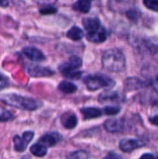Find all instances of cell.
Returning a JSON list of instances; mask_svg holds the SVG:
<instances>
[{
	"instance_id": "obj_16",
	"label": "cell",
	"mask_w": 158,
	"mask_h": 159,
	"mask_svg": "<svg viewBox=\"0 0 158 159\" xmlns=\"http://www.w3.org/2000/svg\"><path fill=\"white\" fill-rule=\"evenodd\" d=\"M58 89L63 92V93H66V94H70V93H74L76 91L77 88L74 84L71 83V82H68V81H62L60 83Z\"/></svg>"
},
{
	"instance_id": "obj_31",
	"label": "cell",
	"mask_w": 158,
	"mask_h": 159,
	"mask_svg": "<svg viewBox=\"0 0 158 159\" xmlns=\"http://www.w3.org/2000/svg\"><path fill=\"white\" fill-rule=\"evenodd\" d=\"M140 159H155V157L151 154H144Z\"/></svg>"
},
{
	"instance_id": "obj_1",
	"label": "cell",
	"mask_w": 158,
	"mask_h": 159,
	"mask_svg": "<svg viewBox=\"0 0 158 159\" xmlns=\"http://www.w3.org/2000/svg\"><path fill=\"white\" fill-rule=\"evenodd\" d=\"M102 66L110 72H121L126 68V59L124 54L116 48L107 49L102 59Z\"/></svg>"
},
{
	"instance_id": "obj_27",
	"label": "cell",
	"mask_w": 158,
	"mask_h": 159,
	"mask_svg": "<svg viewBox=\"0 0 158 159\" xmlns=\"http://www.w3.org/2000/svg\"><path fill=\"white\" fill-rule=\"evenodd\" d=\"M127 17L131 20H137L138 19V13L135 10H129L127 12Z\"/></svg>"
},
{
	"instance_id": "obj_22",
	"label": "cell",
	"mask_w": 158,
	"mask_h": 159,
	"mask_svg": "<svg viewBox=\"0 0 158 159\" xmlns=\"http://www.w3.org/2000/svg\"><path fill=\"white\" fill-rule=\"evenodd\" d=\"M14 116L7 110L0 108V122H7L12 120Z\"/></svg>"
},
{
	"instance_id": "obj_3",
	"label": "cell",
	"mask_w": 158,
	"mask_h": 159,
	"mask_svg": "<svg viewBox=\"0 0 158 159\" xmlns=\"http://www.w3.org/2000/svg\"><path fill=\"white\" fill-rule=\"evenodd\" d=\"M84 81L87 88L93 91L102 88H110L115 85L113 80L102 75H89L87 76Z\"/></svg>"
},
{
	"instance_id": "obj_25",
	"label": "cell",
	"mask_w": 158,
	"mask_h": 159,
	"mask_svg": "<svg viewBox=\"0 0 158 159\" xmlns=\"http://www.w3.org/2000/svg\"><path fill=\"white\" fill-rule=\"evenodd\" d=\"M55 12H57V8L55 7H44L40 9V13L43 15L53 14Z\"/></svg>"
},
{
	"instance_id": "obj_23",
	"label": "cell",
	"mask_w": 158,
	"mask_h": 159,
	"mask_svg": "<svg viewBox=\"0 0 158 159\" xmlns=\"http://www.w3.org/2000/svg\"><path fill=\"white\" fill-rule=\"evenodd\" d=\"M143 3L149 9L158 11V0H145Z\"/></svg>"
},
{
	"instance_id": "obj_12",
	"label": "cell",
	"mask_w": 158,
	"mask_h": 159,
	"mask_svg": "<svg viewBox=\"0 0 158 159\" xmlns=\"http://www.w3.org/2000/svg\"><path fill=\"white\" fill-rule=\"evenodd\" d=\"M81 114L84 116V119H92L97 118L102 116V111L95 107H86L81 109Z\"/></svg>"
},
{
	"instance_id": "obj_20",
	"label": "cell",
	"mask_w": 158,
	"mask_h": 159,
	"mask_svg": "<svg viewBox=\"0 0 158 159\" xmlns=\"http://www.w3.org/2000/svg\"><path fill=\"white\" fill-rule=\"evenodd\" d=\"M116 99H118V94L111 90L104 91L100 95V102H105L109 101H115Z\"/></svg>"
},
{
	"instance_id": "obj_2",
	"label": "cell",
	"mask_w": 158,
	"mask_h": 159,
	"mask_svg": "<svg viewBox=\"0 0 158 159\" xmlns=\"http://www.w3.org/2000/svg\"><path fill=\"white\" fill-rule=\"evenodd\" d=\"M0 101L7 105L26 111H34L40 106V102H37L36 100L33 98L23 97L14 93L2 95L0 97Z\"/></svg>"
},
{
	"instance_id": "obj_29",
	"label": "cell",
	"mask_w": 158,
	"mask_h": 159,
	"mask_svg": "<svg viewBox=\"0 0 158 159\" xmlns=\"http://www.w3.org/2000/svg\"><path fill=\"white\" fill-rule=\"evenodd\" d=\"M105 159H122V158H121V157H120L119 155H117V154H115V153H114V152H111V153H109V154L107 155V157H105Z\"/></svg>"
},
{
	"instance_id": "obj_24",
	"label": "cell",
	"mask_w": 158,
	"mask_h": 159,
	"mask_svg": "<svg viewBox=\"0 0 158 159\" xmlns=\"http://www.w3.org/2000/svg\"><path fill=\"white\" fill-rule=\"evenodd\" d=\"M103 111L108 116H114V115H117L120 112V108L119 107H114V106H107L103 109Z\"/></svg>"
},
{
	"instance_id": "obj_15",
	"label": "cell",
	"mask_w": 158,
	"mask_h": 159,
	"mask_svg": "<svg viewBox=\"0 0 158 159\" xmlns=\"http://www.w3.org/2000/svg\"><path fill=\"white\" fill-rule=\"evenodd\" d=\"M67 36L74 41H78L81 40L84 36V33L83 30H81L79 27L77 26H74L72 27L68 32H67Z\"/></svg>"
},
{
	"instance_id": "obj_7",
	"label": "cell",
	"mask_w": 158,
	"mask_h": 159,
	"mask_svg": "<svg viewBox=\"0 0 158 159\" xmlns=\"http://www.w3.org/2000/svg\"><path fill=\"white\" fill-rule=\"evenodd\" d=\"M104 128L108 132H121L124 130V121L120 119H108L104 123Z\"/></svg>"
},
{
	"instance_id": "obj_13",
	"label": "cell",
	"mask_w": 158,
	"mask_h": 159,
	"mask_svg": "<svg viewBox=\"0 0 158 159\" xmlns=\"http://www.w3.org/2000/svg\"><path fill=\"white\" fill-rule=\"evenodd\" d=\"M58 142V138L56 134H46L39 139V143L44 145L45 147H51L55 145Z\"/></svg>"
},
{
	"instance_id": "obj_19",
	"label": "cell",
	"mask_w": 158,
	"mask_h": 159,
	"mask_svg": "<svg viewBox=\"0 0 158 159\" xmlns=\"http://www.w3.org/2000/svg\"><path fill=\"white\" fill-rule=\"evenodd\" d=\"M13 143H14V149L17 152H23L26 147H27V143L23 141L22 137L20 136H14L13 138Z\"/></svg>"
},
{
	"instance_id": "obj_32",
	"label": "cell",
	"mask_w": 158,
	"mask_h": 159,
	"mask_svg": "<svg viewBox=\"0 0 158 159\" xmlns=\"http://www.w3.org/2000/svg\"><path fill=\"white\" fill-rule=\"evenodd\" d=\"M150 122L154 125H156L158 126V116H156L152 118H150Z\"/></svg>"
},
{
	"instance_id": "obj_11",
	"label": "cell",
	"mask_w": 158,
	"mask_h": 159,
	"mask_svg": "<svg viewBox=\"0 0 158 159\" xmlns=\"http://www.w3.org/2000/svg\"><path fill=\"white\" fill-rule=\"evenodd\" d=\"M61 124L65 129H74L77 125V118L76 116L73 113H65L61 116Z\"/></svg>"
},
{
	"instance_id": "obj_26",
	"label": "cell",
	"mask_w": 158,
	"mask_h": 159,
	"mask_svg": "<svg viewBox=\"0 0 158 159\" xmlns=\"http://www.w3.org/2000/svg\"><path fill=\"white\" fill-rule=\"evenodd\" d=\"M22 139H23V141L27 143V144H29V143L33 140V138H34V132L33 131H25L23 134H22Z\"/></svg>"
},
{
	"instance_id": "obj_30",
	"label": "cell",
	"mask_w": 158,
	"mask_h": 159,
	"mask_svg": "<svg viewBox=\"0 0 158 159\" xmlns=\"http://www.w3.org/2000/svg\"><path fill=\"white\" fill-rule=\"evenodd\" d=\"M7 86V80L0 75V89H4Z\"/></svg>"
},
{
	"instance_id": "obj_17",
	"label": "cell",
	"mask_w": 158,
	"mask_h": 159,
	"mask_svg": "<svg viewBox=\"0 0 158 159\" xmlns=\"http://www.w3.org/2000/svg\"><path fill=\"white\" fill-rule=\"evenodd\" d=\"M90 7H91V2L88 0H80L74 5V9L83 13H88L90 10Z\"/></svg>"
},
{
	"instance_id": "obj_8",
	"label": "cell",
	"mask_w": 158,
	"mask_h": 159,
	"mask_svg": "<svg viewBox=\"0 0 158 159\" xmlns=\"http://www.w3.org/2000/svg\"><path fill=\"white\" fill-rule=\"evenodd\" d=\"M106 37H107L106 30H105V28H103L102 26L96 32L87 34V39L92 43H102L106 40Z\"/></svg>"
},
{
	"instance_id": "obj_18",
	"label": "cell",
	"mask_w": 158,
	"mask_h": 159,
	"mask_svg": "<svg viewBox=\"0 0 158 159\" xmlns=\"http://www.w3.org/2000/svg\"><path fill=\"white\" fill-rule=\"evenodd\" d=\"M31 153L37 157H43L47 155V147H45L44 145L40 144V143H36V144H34L31 149H30Z\"/></svg>"
},
{
	"instance_id": "obj_10",
	"label": "cell",
	"mask_w": 158,
	"mask_h": 159,
	"mask_svg": "<svg viewBox=\"0 0 158 159\" xmlns=\"http://www.w3.org/2000/svg\"><path fill=\"white\" fill-rule=\"evenodd\" d=\"M82 23L84 28L88 31V34L94 33L101 28V23L98 18H85Z\"/></svg>"
},
{
	"instance_id": "obj_33",
	"label": "cell",
	"mask_w": 158,
	"mask_h": 159,
	"mask_svg": "<svg viewBox=\"0 0 158 159\" xmlns=\"http://www.w3.org/2000/svg\"><path fill=\"white\" fill-rule=\"evenodd\" d=\"M0 6H2V7H7V6H8V1H7V0L0 1Z\"/></svg>"
},
{
	"instance_id": "obj_6",
	"label": "cell",
	"mask_w": 158,
	"mask_h": 159,
	"mask_svg": "<svg viewBox=\"0 0 158 159\" xmlns=\"http://www.w3.org/2000/svg\"><path fill=\"white\" fill-rule=\"evenodd\" d=\"M28 73L33 77H45L50 76L54 75V72L48 68L38 66V65H31L28 67Z\"/></svg>"
},
{
	"instance_id": "obj_5",
	"label": "cell",
	"mask_w": 158,
	"mask_h": 159,
	"mask_svg": "<svg viewBox=\"0 0 158 159\" xmlns=\"http://www.w3.org/2000/svg\"><path fill=\"white\" fill-rule=\"evenodd\" d=\"M22 53L31 61H42L46 59L45 55L41 50L34 47H25L22 48Z\"/></svg>"
},
{
	"instance_id": "obj_9",
	"label": "cell",
	"mask_w": 158,
	"mask_h": 159,
	"mask_svg": "<svg viewBox=\"0 0 158 159\" xmlns=\"http://www.w3.org/2000/svg\"><path fill=\"white\" fill-rule=\"evenodd\" d=\"M142 145H143V143H142L139 141L134 140V139H123L119 143V146L123 152H131L134 149L141 147Z\"/></svg>"
},
{
	"instance_id": "obj_28",
	"label": "cell",
	"mask_w": 158,
	"mask_h": 159,
	"mask_svg": "<svg viewBox=\"0 0 158 159\" xmlns=\"http://www.w3.org/2000/svg\"><path fill=\"white\" fill-rule=\"evenodd\" d=\"M81 75H82V73H81V72H73V73H71V74L67 75L65 77L72 78V79H78V78H80Z\"/></svg>"
},
{
	"instance_id": "obj_21",
	"label": "cell",
	"mask_w": 158,
	"mask_h": 159,
	"mask_svg": "<svg viewBox=\"0 0 158 159\" xmlns=\"http://www.w3.org/2000/svg\"><path fill=\"white\" fill-rule=\"evenodd\" d=\"M67 159H89V156L86 151L78 150V151L70 153L67 156Z\"/></svg>"
},
{
	"instance_id": "obj_4",
	"label": "cell",
	"mask_w": 158,
	"mask_h": 159,
	"mask_svg": "<svg viewBox=\"0 0 158 159\" xmlns=\"http://www.w3.org/2000/svg\"><path fill=\"white\" fill-rule=\"evenodd\" d=\"M82 60L77 57V56H72L68 61L66 62H63L62 64L60 65L59 69L61 71V73L66 76L67 75L73 73V72H75L76 69L80 68L82 66Z\"/></svg>"
},
{
	"instance_id": "obj_14",
	"label": "cell",
	"mask_w": 158,
	"mask_h": 159,
	"mask_svg": "<svg viewBox=\"0 0 158 159\" xmlns=\"http://www.w3.org/2000/svg\"><path fill=\"white\" fill-rule=\"evenodd\" d=\"M125 86L128 89L132 90V89H141L142 87H145L146 84L143 83L142 80L138 79V78H129L126 80L125 82Z\"/></svg>"
}]
</instances>
